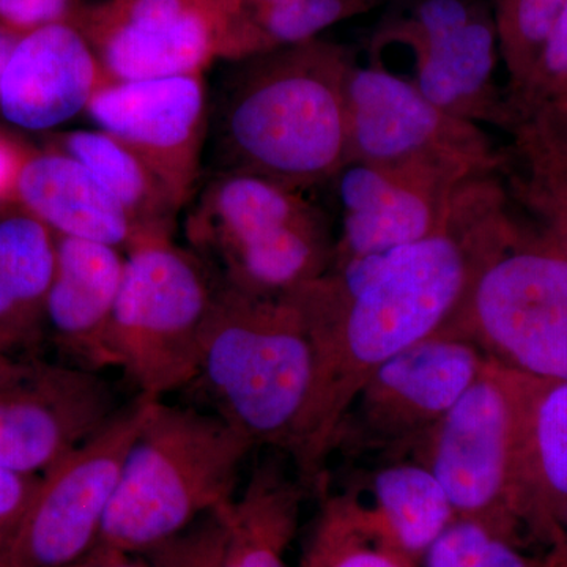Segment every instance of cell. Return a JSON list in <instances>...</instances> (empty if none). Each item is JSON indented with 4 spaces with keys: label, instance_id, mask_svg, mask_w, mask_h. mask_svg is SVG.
<instances>
[{
    "label": "cell",
    "instance_id": "cell-40",
    "mask_svg": "<svg viewBox=\"0 0 567 567\" xmlns=\"http://www.w3.org/2000/svg\"><path fill=\"white\" fill-rule=\"evenodd\" d=\"M11 353H20L17 349H14V346L11 344L9 339L6 338L2 333H0V358L6 357V354Z\"/></svg>",
    "mask_w": 567,
    "mask_h": 567
},
{
    "label": "cell",
    "instance_id": "cell-38",
    "mask_svg": "<svg viewBox=\"0 0 567 567\" xmlns=\"http://www.w3.org/2000/svg\"><path fill=\"white\" fill-rule=\"evenodd\" d=\"M20 40V33L10 31L9 28L0 24V80H2L3 70H6L7 63H9L11 52L14 51Z\"/></svg>",
    "mask_w": 567,
    "mask_h": 567
},
{
    "label": "cell",
    "instance_id": "cell-37",
    "mask_svg": "<svg viewBox=\"0 0 567 567\" xmlns=\"http://www.w3.org/2000/svg\"><path fill=\"white\" fill-rule=\"evenodd\" d=\"M540 567H567V506L557 540L548 547L547 557Z\"/></svg>",
    "mask_w": 567,
    "mask_h": 567
},
{
    "label": "cell",
    "instance_id": "cell-22",
    "mask_svg": "<svg viewBox=\"0 0 567 567\" xmlns=\"http://www.w3.org/2000/svg\"><path fill=\"white\" fill-rule=\"evenodd\" d=\"M54 267L55 234L18 204L0 208V333L20 353H37L47 341Z\"/></svg>",
    "mask_w": 567,
    "mask_h": 567
},
{
    "label": "cell",
    "instance_id": "cell-11",
    "mask_svg": "<svg viewBox=\"0 0 567 567\" xmlns=\"http://www.w3.org/2000/svg\"><path fill=\"white\" fill-rule=\"evenodd\" d=\"M102 372L39 353L0 358V466L40 476L121 412Z\"/></svg>",
    "mask_w": 567,
    "mask_h": 567
},
{
    "label": "cell",
    "instance_id": "cell-29",
    "mask_svg": "<svg viewBox=\"0 0 567 567\" xmlns=\"http://www.w3.org/2000/svg\"><path fill=\"white\" fill-rule=\"evenodd\" d=\"M420 567H540L517 540L472 518L456 517L421 558Z\"/></svg>",
    "mask_w": 567,
    "mask_h": 567
},
{
    "label": "cell",
    "instance_id": "cell-28",
    "mask_svg": "<svg viewBox=\"0 0 567 567\" xmlns=\"http://www.w3.org/2000/svg\"><path fill=\"white\" fill-rule=\"evenodd\" d=\"M566 0H494L499 55L507 71L506 100L528 80Z\"/></svg>",
    "mask_w": 567,
    "mask_h": 567
},
{
    "label": "cell",
    "instance_id": "cell-2",
    "mask_svg": "<svg viewBox=\"0 0 567 567\" xmlns=\"http://www.w3.org/2000/svg\"><path fill=\"white\" fill-rule=\"evenodd\" d=\"M354 52L315 39L230 62L210 103L212 171L259 175L297 192L349 163L347 81Z\"/></svg>",
    "mask_w": 567,
    "mask_h": 567
},
{
    "label": "cell",
    "instance_id": "cell-31",
    "mask_svg": "<svg viewBox=\"0 0 567 567\" xmlns=\"http://www.w3.org/2000/svg\"><path fill=\"white\" fill-rule=\"evenodd\" d=\"M224 507L205 514L177 536L145 551L144 557L148 566L223 567L224 540H226Z\"/></svg>",
    "mask_w": 567,
    "mask_h": 567
},
{
    "label": "cell",
    "instance_id": "cell-12",
    "mask_svg": "<svg viewBox=\"0 0 567 567\" xmlns=\"http://www.w3.org/2000/svg\"><path fill=\"white\" fill-rule=\"evenodd\" d=\"M412 458L434 473L456 517L517 540L509 506L511 405L499 365L483 372L425 435Z\"/></svg>",
    "mask_w": 567,
    "mask_h": 567
},
{
    "label": "cell",
    "instance_id": "cell-8",
    "mask_svg": "<svg viewBox=\"0 0 567 567\" xmlns=\"http://www.w3.org/2000/svg\"><path fill=\"white\" fill-rule=\"evenodd\" d=\"M487 357L454 331L427 336L379 365L347 410L331 454L382 462L410 457L472 386Z\"/></svg>",
    "mask_w": 567,
    "mask_h": 567
},
{
    "label": "cell",
    "instance_id": "cell-27",
    "mask_svg": "<svg viewBox=\"0 0 567 567\" xmlns=\"http://www.w3.org/2000/svg\"><path fill=\"white\" fill-rule=\"evenodd\" d=\"M303 567H420L372 506L352 494L323 496Z\"/></svg>",
    "mask_w": 567,
    "mask_h": 567
},
{
    "label": "cell",
    "instance_id": "cell-30",
    "mask_svg": "<svg viewBox=\"0 0 567 567\" xmlns=\"http://www.w3.org/2000/svg\"><path fill=\"white\" fill-rule=\"evenodd\" d=\"M567 85V0L520 91L507 99L514 126L528 122ZM511 128V130H513Z\"/></svg>",
    "mask_w": 567,
    "mask_h": 567
},
{
    "label": "cell",
    "instance_id": "cell-35",
    "mask_svg": "<svg viewBox=\"0 0 567 567\" xmlns=\"http://www.w3.org/2000/svg\"><path fill=\"white\" fill-rule=\"evenodd\" d=\"M32 148L0 132V208L17 204V186L22 166Z\"/></svg>",
    "mask_w": 567,
    "mask_h": 567
},
{
    "label": "cell",
    "instance_id": "cell-5",
    "mask_svg": "<svg viewBox=\"0 0 567 567\" xmlns=\"http://www.w3.org/2000/svg\"><path fill=\"white\" fill-rule=\"evenodd\" d=\"M218 286L210 265L174 237L142 238L125 252L110 346L137 394L163 401L192 385Z\"/></svg>",
    "mask_w": 567,
    "mask_h": 567
},
{
    "label": "cell",
    "instance_id": "cell-24",
    "mask_svg": "<svg viewBox=\"0 0 567 567\" xmlns=\"http://www.w3.org/2000/svg\"><path fill=\"white\" fill-rule=\"evenodd\" d=\"M499 177L514 210L555 251L567 257V155L527 125L514 126Z\"/></svg>",
    "mask_w": 567,
    "mask_h": 567
},
{
    "label": "cell",
    "instance_id": "cell-32",
    "mask_svg": "<svg viewBox=\"0 0 567 567\" xmlns=\"http://www.w3.org/2000/svg\"><path fill=\"white\" fill-rule=\"evenodd\" d=\"M84 0H0V24L28 33L54 24H76Z\"/></svg>",
    "mask_w": 567,
    "mask_h": 567
},
{
    "label": "cell",
    "instance_id": "cell-25",
    "mask_svg": "<svg viewBox=\"0 0 567 567\" xmlns=\"http://www.w3.org/2000/svg\"><path fill=\"white\" fill-rule=\"evenodd\" d=\"M386 0H292L235 11L219 44V61L238 62L319 39L339 22Z\"/></svg>",
    "mask_w": 567,
    "mask_h": 567
},
{
    "label": "cell",
    "instance_id": "cell-4",
    "mask_svg": "<svg viewBox=\"0 0 567 567\" xmlns=\"http://www.w3.org/2000/svg\"><path fill=\"white\" fill-rule=\"evenodd\" d=\"M254 447L208 410L153 402L123 462L99 543L144 555L229 505Z\"/></svg>",
    "mask_w": 567,
    "mask_h": 567
},
{
    "label": "cell",
    "instance_id": "cell-18",
    "mask_svg": "<svg viewBox=\"0 0 567 567\" xmlns=\"http://www.w3.org/2000/svg\"><path fill=\"white\" fill-rule=\"evenodd\" d=\"M123 268L125 252L114 246L55 235L44 330L63 363L93 372L114 368L110 334Z\"/></svg>",
    "mask_w": 567,
    "mask_h": 567
},
{
    "label": "cell",
    "instance_id": "cell-23",
    "mask_svg": "<svg viewBox=\"0 0 567 567\" xmlns=\"http://www.w3.org/2000/svg\"><path fill=\"white\" fill-rule=\"evenodd\" d=\"M48 147L73 156L128 213L142 238L174 237L185 207L177 194L132 148L99 128L51 134Z\"/></svg>",
    "mask_w": 567,
    "mask_h": 567
},
{
    "label": "cell",
    "instance_id": "cell-19",
    "mask_svg": "<svg viewBox=\"0 0 567 567\" xmlns=\"http://www.w3.org/2000/svg\"><path fill=\"white\" fill-rule=\"evenodd\" d=\"M17 204L62 237L126 252L142 240L128 213L73 156L58 148L31 151L17 186Z\"/></svg>",
    "mask_w": 567,
    "mask_h": 567
},
{
    "label": "cell",
    "instance_id": "cell-26",
    "mask_svg": "<svg viewBox=\"0 0 567 567\" xmlns=\"http://www.w3.org/2000/svg\"><path fill=\"white\" fill-rule=\"evenodd\" d=\"M369 481L372 507L398 546L420 565L425 550L456 518L445 488L412 457L383 462Z\"/></svg>",
    "mask_w": 567,
    "mask_h": 567
},
{
    "label": "cell",
    "instance_id": "cell-33",
    "mask_svg": "<svg viewBox=\"0 0 567 567\" xmlns=\"http://www.w3.org/2000/svg\"><path fill=\"white\" fill-rule=\"evenodd\" d=\"M39 476L21 475L0 466V567H13L14 537L35 491Z\"/></svg>",
    "mask_w": 567,
    "mask_h": 567
},
{
    "label": "cell",
    "instance_id": "cell-16",
    "mask_svg": "<svg viewBox=\"0 0 567 567\" xmlns=\"http://www.w3.org/2000/svg\"><path fill=\"white\" fill-rule=\"evenodd\" d=\"M331 182L342 219L331 262L391 251L439 233L464 185L363 162L347 163Z\"/></svg>",
    "mask_w": 567,
    "mask_h": 567
},
{
    "label": "cell",
    "instance_id": "cell-20",
    "mask_svg": "<svg viewBox=\"0 0 567 567\" xmlns=\"http://www.w3.org/2000/svg\"><path fill=\"white\" fill-rule=\"evenodd\" d=\"M224 507L223 567H287L286 554L298 532L309 488L289 457L270 450Z\"/></svg>",
    "mask_w": 567,
    "mask_h": 567
},
{
    "label": "cell",
    "instance_id": "cell-14",
    "mask_svg": "<svg viewBox=\"0 0 567 567\" xmlns=\"http://www.w3.org/2000/svg\"><path fill=\"white\" fill-rule=\"evenodd\" d=\"M85 114L141 156L183 205L193 199L210 128L204 73L104 82Z\"/></svg>",
    "mask_w": 567,
    "mask_h": 567
},
{
    "label": "cell",
    "instance_id": "cell-1",
    "mask_svg": "<svg viewBox=\"0 0 567 567\" xmlns=\"http://www.w3.org/2000/svg\"><path fill=\"white\" fill-rule=\"evenodd\" d=\"M516 223L499 174L476 177L457 189L439 233L331 262L315 281L286 295L303 317L316 352L315 388L293 461L311 491L327 483L336 431L365 380L450 323Z\"/></svg>",
    "mask_w": 567,
    "mask_h": 567
},
{
    "label": "cell",
    "instance_id": "cell-3",
    "mask_svg": "<svg viewBox=\"0 0 567 567\" xmlns=\"http://www.w3.org/2000/svg\"><path fill=\"white\" fill-rule=\"evenodd\" d=\"M316 379V352L289 298L240 292L219 279L192 385L254 446L295 461Z\"/></svg>",
    "mask_w": 567,
    "mask_h": 567
},
{
    "label": "cell",
    "instance_id": "cell-6",
    "mask_svg": "<svg viewBox=\"0 0 567 567\" xmlns=\"http://www.w3.org/2000/svg\"><path fill=\"white\" fill-rule=\"evenodd\" d=\"M445 330L513 371L567 382V257L517 224Z\"/></svg>",
    "mask_w": 567,
    "mask_h": 567
},
{
    "label": "cell",
    "instance_id": "cell-39",
    "mask_svg": "<svg viewBox=\"0 0 567 567\" xmlns=\"http://www.w3.org/2000/svg\"><path fill=\"white\" fill-rule=\"evenodd\" d=\"M292 2V0H234L235 11L248 7L270 6V3Z\"/></svg>",
    "mask_w": 567,
    "mask_h": 567
},
{
    "label": "cell",
    "instance_id": "cell-36",
    "mask_svg": "<svg viewBox=\"0 0 567 567\" xmlns=\"http://www.w3.org/2000/svg\"><path fill=\"white\" fill-rule=\"evenodd\" d=\"M65 567H151L144 555L128 554L99 543L91 551Z\"/></svg>",
    "mask_w": 567,
    "mask_h": 567
},
{
    "label": "cell",
    "instance_id": "cell-10",
    "mask_svg": "<svg viewBox=\"0 0 567 567\" xmlns=\"http://www.w3.org/2000/svg\"><path fill=\"white\" fill-rule=\"evenodd\" d=\"M153 402L136 394L99 434L39 476L14 537L13 567H65L99 544L123 462Z\"/></svg>",
    "mask_w": 567,
    "mask_h": 567
},
{
    "label": "cell",
    "instance_id": "cell-17",
    "mask_svg": "<svg viewBox=\"0 0 567 567\" xmlns=\"http://www.w3.org/2000/svg\"><path fill=\"white\" fill-rule=\"evenodd\" d=\"M107 82L102 63L76 24L22 35L0 80V115L25 132L44 133L87 111Z\"/></svg>",
    "mask_w": 567,
    "mask_h": 567
},
{
    "label": "cell",
    "instance_id": "cell-7",
    "mask_svg": "<svg viewBox=\"0 0 567 567\" xmlns=\"http://www.w3.org/2000/svg\"><path fill=\"white\" fill-rule=\"evenodd\" d=\"M349 162L421 171L454 183L499 174L505 151L483 126L447 114L380 61L347 81Z\"/></svg>",
    "mask_w": 567,
    "mask_h": 567
},
{
    "label": "cell",
    "instance_id": "cell-15",
    "mask_svg": "<svg viewBox=\"0 0 567 567\" xmlns=\"http://www.w3.org/2000/svg\"><path fill=\"white\" fill-rule=\"evenodd\" d=\"M499 371L511 405V513L518 532L550 547L567 506V382Z\"/></svg>",
    "mask_w": 567,
    "mask_h": 567
},
{
    "label": "cell",
    "instance_id": "cell-34",
    "mask_svg": "<svg viewBox=\"0 0 567 567\" xmlns=\"http://www.w3.org/2000/svg\"><path fill=\"white\" fill-rule=\"evenodd\" d=\"M525 123L548 145L567 155V85Z\"/></svg>",
    "mask_w": 567,
    "mask_h": 567
},
{
    "label": "cell",
    "instance_id": "cell-21",
    "mask_svg": "<svg viewBox=\"0 0 567 567\" xmlns=\"http://www.w3.org/2000/svg\"><path fill=\"white\" fill-rule=\"evenodd\" d=\"M320 212L303 193L259 175L212 171L186 213V238L204 260L254 235Z\"/></svg>",
    "mask_w": 567,
    "mask_h": 567
},
{
    "label": "cell",
    "instance_id": "cell-9",
    "mask_svg": "<svg viewBox=\"0 0 567 567\" xmlns=\"http://www.w3.org/2000/svg\"><path fill=\"white\" fill-rule=\"evenodd\" d=\"M402 44L415 59L413 84L447 114L513 128L506 89L496 84L499 55L486 0H402L372 35V54Z\"/></svg>",
    "mask_w": 567,
    "mask_h": 567
},
{
    "label": "cell",
    "instance_id": "cell-13",
    "mask_svg": "<svg viewBox=\"0 0 567 567\" xmlns=\"http://www.w3.org/2000/svg\"><path fill=\"white\" fill-rule=\"evenodd\" d=\"M234 0H95L76 25L107 81L204 73L218 61Z\"/></svg>",
    "mask_w": 567,
    "mask_h": 567
}]
</instances>
